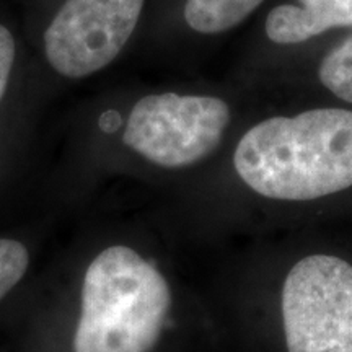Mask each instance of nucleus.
<instances>
[{
    "label": "nucleus",
    "instance_id": "obj_7",
    "mask_svg": "<svg viewBox=\"0 0 352 352\" xmlns=\"http://www.w3.org/2000/svg\"><path fill=\"white\" fill-rule=\"evenodd\" d=\"M264 0H188L184 20L197 33H223L240 25Z\"/></svg>",
    "mask_w": 352,
    "mask_h": 352
},
{
    "label": "nucleus",
    "instance_id": "obj_1",
    "mask_svg": "<svg viewBox=\"0 0 352 352\" xmlns=\"http://www.w3.org/2000/svg\"><path fill=\"white\" fill-rule=\"evenodd\" d=\"M246 186L270 199L310 201L352 186V111L316 108L245 132L233 155Z\"/></svg>",
    "mask_w": 352,
    "mask_h": 352
},
{
    "label": "nucleus",
    "instance_id": "obj_2",
    "mask_svg": "<svg viewBox=\"0 0 352 352\" xmlns=\"http://www.w3.org/2000/svg\"><path fill=\"white\" fill-rule=\"evenodd\" d=\"M171 305L165 277L127 246H111L88 266L76 352H148Z\"/></svg>",
    "mask_w": 352,
    "mask_h": 352
},
{
    "label": "nucleus",
    "instance_id": "obj_6",
    "mask_svg": "<svg viewBox=\"0 0 352 352\" xmlns=\"http://www.w3.org/2000/svg\"><path fill=\"white\" fill-rule=\"evenodd\" d=\"M272 8L266 34L272 43L298 44L331 28L352 26V0H298Z\"/></svg>",
    "mask_w": 352,
    "mask_h": 352
},
{
    "label": "nucleus",
    "instance_id": "obj_8",
    "mask_svg": "<svg viewBox=\"0 0 352 352\" xmlns=\"http://www.w3.org/2000/svg\"><path fill=\"white\" fill-rule=\"evenodd\" d=\"M318 76L331 94L352 103V34L324 56Z\"/></svg>",
    "mask_w": 352,
    "mask_h": 352
},
{
    "label": "nucleus",
    "instance_id": "obj_10",
    "mask_svg": "<svg viewBox=\"0 0 352 352\" xmlns=\"http://www.w3.org/2000/svg\"><path fill=\"white\" fill-rule=\"evenodd\" d=\"M13 60H15V41L6 26L0 25V100L6 94Z\"/></svg>",
    "mask_w": 352,
    "mask_h": 352
},
{
    "label": "nucleus",
    "instance_id": "obj_4",
    "mask_svg": "<svg viewBox=\"0 0 352 352\" xmlns=\"http://www.w3.org/2000/svg\"><path fill=\"white\" fill-rule=\"evenodd\" d=\"M228 122L230 108L220 98L148 95L132 108L122 140L152 164L179 168L210 155Z\"/></svg>",
    "mask_w": 352,
    "mask_h": 352
},
{
    "label": "nucleus",
    "instance_id": "obj_5",
    "mask_svg": "<svg viewBox=\"0 0 352 352\" xmlns=\"http://www.w3.org/2000/svg\"><path fill=\"white\" fill-rule=\"evenodd\" d=\"M144 0H67L44 33L47 63L82 78L111 64L134 33Z\"/></svg>",
    "mask_w": 352,
    "mask_h": 352
},
{
    "label": "nucleus",
    "instance_id": "obj_9",
    "mask_svg": "<svg viewBox=\"0 0 352 352\" xmlns=\"http://www.w3.org/2000/svg\"><path fill=\"white\" fill-rule=\"evenodd\" d=\"M28 250L15 240H0V300L20 283L28 270Z\"/></svg>",
    "mask_w": 352,
    "mask_h": 352
},
{
    "label": "nucleus",
    "instance_id": "obj_3",
    "mask_svg": "<svg viewBox=\"0 0 352 352\" xmlns=\"http://www.w3.org/2000/svg\"><path fill=\"white\" fill-rule=\"evenodd\" d=\"M283 320L289 352H352V266L314 254L285 277Z\"/></svg>",
    "mask_w": 352,
    "mask_h": 352
}]
</instances>
